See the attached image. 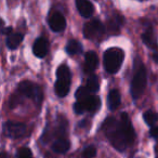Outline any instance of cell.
I'll return each instance as SVG.
<instances>
[{"instance_id":"obj_1","label":"cell","mask_w":158,"mask_h":158,"mask_svg":"<svg viewBox=\"0 0 158 158\" xmlns=\"http://www.w3.org/2000/svg\"><path fill=\"white\" fill-rule=\"evenodd\" d=\"M103 130L110 144L120 152L131 145L135 138L133 126L127 113H123L119 120L114 117H108L103 123Z\"/></svg>"},{"instance_id":"obj_2","label":"cell","mask_w":158,"mask_h":158,"mask_svg":"<svg viewBox=\"0 0 158 158\" xmlns=\"http://www.w3.org/2000/svg\"><path fill=\"white\" fill-rule=\"evenodd\" d=\"M146 69H145L144 65L141 63V61H136L135 72H134V76L131 81V88H130V93H131L132 98L134 100L139 99L141 97V94L144 92L145 88H146Z\"/></svg>"},{"instance_id":"obj_3","label":"cell","mask_w":158,"mask_h":158,"mask_svg":"<svg viewBox=\"0 0 158 158\" xmlns=\"http://www.w3.org/2000/svg\"><path fill=\"white\" fill-rule=\"evenodd\" d=\"M72 82V73L66 64H62L56 69V81H55V93L57 97L64 98L68 94Z\"/></svg>"},{"instance_id":"obj_4","label":"cell","mask_w":158,"mask_h":158,"mask_svg":"<svg viewBox=\"0 0 158 158\" xmlns=\"http://www.w3.org/2000/svg\"><path fill=\"white\" fill-rule=\"evenodd\" d=\"M125 52L120 48H110L103 55L104 67L110 74H115L119 70L123 63Z\"/></svg>"},{"instance_id":"obj_5","label":"cell","mask_w":158,"mask_h":158,"mask_svg":"<svg viewBox=\"0 0 158 158\" xmlns=\"http://www.w3.org/2000/svg\"><path fill=\"white\" fill-rule=\"evenodd\" d=\"M18 92L20 93L22 97L28 98V99L33 100L35 103L40 104L44 99V93L42 90L40 89L39 86L28 80H25L19 84L18 87Z\"/></svg>"},{"instance_id":"obj_6","label":"cell","mask_w":158,"mask_h":158,"mask_svg":"<svg viewBox=\"0 0 158 158\" xmlns=\"http://www.w3.org/2000/svg\"><path fill=\"white\" fill-rule=\"evenodd\" d=\"M101 106V100L98 95H88L82 100H79L74 104V110L77 114L85 112H97Z\"/></svg>"},{"instance_id":"obj_7","label":"cell","mask_w":158,"mask_h":158,"mask_svg":"<svg viewBox=\"0 0 158 158\" xmlns=\"http://www.w3.org/2000/svg\"><path fill=\"white\" fill-rule=\"evenodd\" d=\"M104 31H105V27L103 23L100 22L99 20H92L86 23L84 26V36L90 40L101 38L104 35Z\"/></svg>"},{"instance_id":"obj_8","label":"cell","mask_w":158,"mask_h":158,"mask_svg":"<svg viewBox=\"0 0 158 158\" xmlns=\"http://www.w3.org/2000/svg\"><path fill=\"white\" fill-rule=\"evenodd\" d=\"M26 126L21 123H14V121H7L3 126L6 134L12 139L22 138L26 133Z\"/></svg>"},{"instance_id":"obj_9","label":"cell","mask_w":158,"mask_h":158,"mask_svg":"<svg viewBox=\"0 0 158 158\" xmlns=\"http://www.w3.org/2000/svg\"><path fill=\"white\" fill-rule=\"evenodd\" d=\"M49 26L55 33H61L65 29L66 27V20L63 16V14L60 12H53L49 16Z\"/></svg>"},{"instance_id":"obj_10","label":"cell","mask_w":158,"mask_h":158,"mask_svg":"<svg viewBox=\"0 0 158 158\" xmlns=\"http://www.w3.org/2000/svg\"><path fill=\"white\" fill-rule=\"evenodd\" d=\"M49 44L48 40L44 37H39L35 40L33 46V53L37 57H44L48 53Z\"/></svg>"},{"instance_id":"obj_11","label":"cell","mask_w":158,"mask_h":158,"mask_svg":"<svg viewBox=\"0 0 158 158\" xmlns=\"http://www.w3.org/2000/svg\"><path fill=\"white\" fill-rule=\"evenodd\" d=\"M76 7L82 18H90V16H92L93 12H94L93 5L89 0H76Z\"/></svg>"},{"instance_id":"obj_12","label":"cell","mask_w":158,"mask_h":158,"mask_svg":"<svg viewBox=\"0 0 158 158\" xmlns=\"http://www.w3.org/2000/svg\"><path fill=\"white\" fill-rule=\"evenodd\" d=\"M142 40L145 46H147L149 49H152L154 52H157V49H158L157 38H156L152 27H148V28L142 34Z\"/></svg>"},{"instance_id":"obj_13","label":"cell","mask_w":158,"mask_h":158,"mask_svg":"<svg viewBox=\"0 0 158 158\" xmlns=\"http://www.w3.org/2000/svg\"><path fill=\"white\" fill-rule=\"evenodd\" d=\"M99 65V57L94 51H88L85 55V72L92 73Z\"/></svg>"},{"instance_id":"obj_14","label":"cell","mask_w":158,"mask_h":158,"mask_svg":"<svg viewBox=\"0 0 158 158\" xmlns=\"http://www.w3.org/2000/svg\"><path fill=\"white\" fill-rule=\"evenodd\" d=\"M120 102H121V97H120V93L117 89H113V90L110 91L108 93V97H107V105L108 108L110 110H115L119 107L120 105Z\"/></svg>"},{"instance_id":"obj_15","label":"cell","mask_w":158,"mask_h":158,"mask_svg":"<svg viewBox=\"0 0 158 158\" xmlns=\"http://www.w3.org/2000/svg\"><path fill=\"white\" fill-rule=\"evenodd\" d=\"M23 39H24L23 34H21V33L10 34V35L7 37V40H6L7 47L10 49V50H14V49H16L19 46H20L21 42L23 41Z\"/></svg>"},{"instance_id":"obj_16","label":"cell","mask_w":158,"mask_h":158,"mask_svg":"<svg viewBox=\"0 0 158 158\" xmlns=\"http://www.w3.org/2000/svg\"><path fill=\"white\" fill-rule=\"evenodd\" d=\"M69 147H70V142L64 138L57 139L52 145V149L55 153H59V154L66 153L69 149Z\"/></svg>"},{"instance_id":"obj_17","label":"cell","mask_w":158,"mask_h":158,"mask_svg":"<svg viewBox=\"0 0 158 158\" xmlns=\"http://www.w3.org/2000/svg\"><path fill=\"white\" fill-rule=\"evenodd\" d=\"M65 50H66V52H67L69 55L79 54V53L82 52V46H81V44H80L79 41L73 39V40H69V41L67 42Z\"/></svg>"},{"instance_id":"obj_18","label":"cell","mask_w":158,"mask_h":158,"mask_svg":"<svg viewBox=\"0 0 158 158\" xmlns=\"http://www.w3.org/2000/svg\"><path fill=\"white\" fill-rule=\"evenodd\" d=\"M86 87L88 88V90L90 91L91 93L98 92L99 89H100V81H99L98 76H95V75H91V76L88 78V80H87Z\"/></svg>"},{"instance_id":"obj_19","label":"cell","mask_w":158,"mask_h":158,"mask_svg":"<svg viewBox=\"0 0 158 158\" xmlns=\"http://www.w3.org/2000/svg\"><path fill=\"white\" fill-rule=\"evenodd\" d=\"M121 22H123V15H117L114 16L112 20L108 22V29L114 33H118L119 28L121 26Z\"/></svg>"},{"instance_id":"obj_20","label":"cell","mask_w":158,"mask_h":158,"mask_svg":"<svg viewBox=\"0 0 158 158\" xmlns=\"http://www.w3.org/2000/svg\"><path fill=\"white\" fill-rule=\"evenodd\" d=\"M143 119H144V121L147 123V125L153 127V126L156 123V121L158 120V115L156 114L155 112L149 110L144 112V114H143Z\"/></svg>"},{"instance_id":"obj_21","label":"cell","mask_w":158,"mask_h":158,"mask_svg":"<svg viewBox=\"0 0 158 158\" xmlns=\"http://www.w3.org/2000/svg\"><path fill=\"white\" fill-rule=\"evenodd\" d=\"M90 91L88 90V88H87L86 86H82L80 87V88L77 89L76 93H75V97H76V99L78 100H82L85 99V98H87L88 95H90Z\"/></svg>"},{"instance_id":"obj_22","label":"cell","mask_w":158,"mask_h":158,"mask_svg":"<svg viewBox=\"0 0 158 158\" xmlns=\"http://www.w3.org/2000/svg\"><path fill=\"white\" fill-rule=\"evenodd\" d=\"M97 155V148H95L93 145H89L86 148L84 149V153H82V156L84 158H93Z\"/></svg>"},{"instance_id":"obj_23","label":"cell","mask_w":158,"mask_h":158,"mask_svg":"<svg viewBox=\"0 0 158 158\" xmlns=\"http://www.w3.org/2000/svg\"><path fill=\"white\" fill-rule=\"evenodd\" d=\"M19 158H33V154H31V149L27 147H22L19 151Z\"/></svg>"},{"instance_id":"obj_24","label":"cell","mask_w":158,"mask_h":158,"mask_svg":"<svg viewBox=\"0 0 158 158\" xmlns=\"http://www.w3.org/2000/svg\"><path fill=\"white\" fill-rule=\"evenodd\" d=\"M149 134H151L152 138H158V127H152L151 131H149Z\"/></svg>"},{"instance_id":"obj_25","label":"cell","mask_w":158,"mask_h":158,"mask_svg":"<svg viewBox=\"0 0 158 158\" xmlns=\"http://www.w3.org/2000/svg\"><path fill=\"white\" fill-rule=\"evenodd\" d=\"M2 34H3V35L9 36L10 34H12V28H11V27H3L2 26Z\"/></svg>"},{"instance_id":"obj_26","label":"cell","mask_w":158,"mask_h":158,"mask_svg":"<svg viewBox=\"0 0 158 158\" xmlns=\"http://www.w3.org/2000/svg\"><path fill=\"white\" fill-rule=\"evenodd\" d=\"M153 59H154V61H155L156 63H158V53L157 52H155V54L153 55Z\"/></svg>"},{"instance_id":"obj_27","label":"cell","mask_w":158,"mask_h":158,"mask_svg":"<svg viewBox=\"0 0 158 158\" xmlns=\"http://www.w3.org/2000/svg\"><path fill=\"white\" fill-rule=\"evenodd\" d=\"M155 152H156V157L158 158V145H157V146L155 147Z\"/></svg>"}]
</instances>
